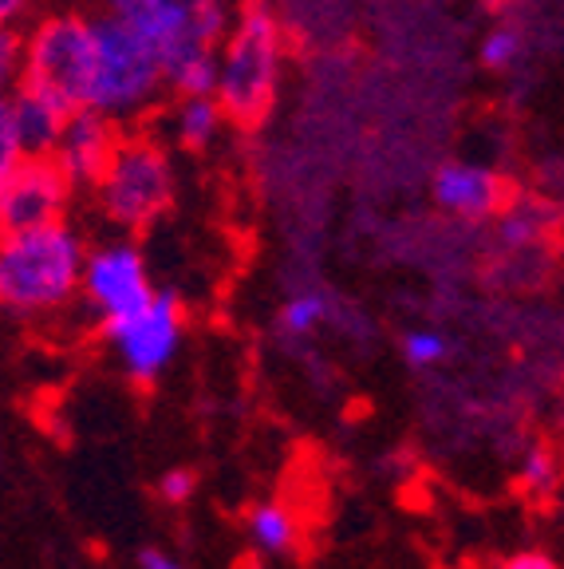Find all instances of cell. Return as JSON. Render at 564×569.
Wrapping results in <instances>:
<instances>
[{
	"mask_svg": "<svg viewBox=\"0 0 564 569\" xmlns=\"http://www.w3.org/2000/svg\"><path fill=\"white\" fill-rule=\"evenodd\" d=\"M284 56V20L273 0H238L233 20L218 44V83L213 99L225 111V123L256 127L269 119L281 91Z\"/></svg>",
	"mask_w": 564,
	"mask_h": 569,
	"instance_id": "obj_1",
	"label": "cell"
},
{
	"mask_svg": "<svg viewBox=\"0 0 564 569\" xmlns=\"http://www.w3.org/2000/svg\"><path fill=\"white\" fill-rule=\"evenodd\" d=\"M83 233L68 218L0 238V309L20 320L56 317L80 297Z\"/></svg>",
	"mask_w": 564,
	"mask_h": 569,
	"instance_id": "obj_2",
	"label": "cell"
},
{
	"mask_svg": "<svg viewBox=\"0 0 564 569\" xmlns=\"http://www.w3.org/2000/svg\"><path fill=\"white\" fill-rule=\"evenodd\" d=\"M91 194H95L99 213L119 230H150L154 222H162L178 194V174L167 142L150 131L123 127L115 154L107 159Z\"/></svg>",
	"mask_w": 564,
	"mask_h": 569,
	"instance_id": "obj_3",
	"label": "cell"
},
{
	"mask_svg": "<svg viewBox=\"0 0 564 569\" xmlns=\"http://www.w3.org/2000/svg\"><path fill=\"white\" fill-rule=\"evenodd\" d=\"M91 28H95V63H91V88L83 107L115 119L119 127L142 123L167 96L159 56L123 20L99 9L91 12Z\"/></svg>",
	"mask_w": 564,
	"mask_h": 569,
	"instance_id": "obj_4",
	"label": "cell"
},
{
	"mask_svg": "<svg viewBox=\"0 0 564 569\" xmlns=\"http://www.w3.org/2000/svg\"><path fill=\"white\" fill-rule=\"evenodd\" d=\"M95 9L147 40L167 71L185 56L218 52L238 0H95Z\"/></svg>",
	"mask_w": 564,
	"mask_h": 569,
	"instance_id": "obj_5",
	"label": "cell"
},
{
	"mask_svg": "<svg viewBox=\"0 0 564 569\" xmlns=\"http://www.w3.org/2000/svg\"><path fill=\"white\" fill-rule=\"evenodd\" d=\"M95 28L91 12L56 9L24 24V83L60 96L68 107L88 103Z\"/></svg>",
	"mask_w": 564,
	"mask_h": 569,
	"instance_id": "obj_6",
	"label": "cell"
},
{
	"mask_svg": "<svg viewBox=\"0 0 564 569\" xmlns=\"http://www.w3.org/2000/svg\"><path fill=\"white\" fill-rule=\"evenodd\" d=\"M99 329H103L127 380L147 388L174 365L178 348L185 340V309L178 301V293L154 289L147 305H139V309L119 320H107Z\"/></svg>",
	"mask_w": 564,
	"mask_h": 569,
	"instance_id": "obj_7",
	"label": "cell"
},
{
	"mask_svg": "<svg viewBox=\"0 0 564 569\" xmlns=\"http://www.w3.org/2000/svg\"><path fill=\"white\" fill-rule=\"evenodd\" d=\"M150 293H154L150 266L134 241H103V246L83 253L80 297L75 301H83V309L99 325L134 312L139 305L150 301Z\"/></svg>",
	"mask_w": 564,
	"mask_h": 569,
	"instance_id": "obj_8",
	"label": "cell"
},
{
	"mask_svg": "<svg viewBox=\"0 0 564 569\" xmlns=\"http://www.w3.org/2000/svg\"><path fill=\"white\" fill-rule=\"evenodd\" d=\"M75 187L48 154H20L17 167L0 178V238L40 230L68 218Z\"/></svg>",
	"mask_w": 564,
	"mask_h": 569,
	"instance_id": "obj_9",
	"label": "cell"
},
{
	"mask_svg": "<svg viewBox=\"0 0 564 569\" xmlns=\"http://www.w3.org/2000/svg\"><path fill=\"white\" fill-rule=\"evenodd\" d=\"M119 134H123V127H119L115 119L99 116L91 107H75L68 116V123H63L56 147L48 151V159L60 167V174L68 178L75 190H91L95 178L103 174L107 159L115 154Z\"/></svg>",
	"mask_w": 564,
	"mask_h": 569,
	"instance_id": "obj_10",
	"label": "cell"
},
{
	"mask_svg": "<svg viewBox=\"0 0 564 569\" xmlns=\"http://www.w3.org/2000/svg\"><path fill=\"white\" fill-rule=\"evenodd\" d=\"M431 198L442 213L462 218V222H490L510 194H505V178L494 167L474 159H450L434 170Z\"/></svg>",
	"mask_w": 564,
	"mask_h": 569,
	"instance_id": "obj_11",
	"label": "cell"
},
{
	"mask_svg": "<svg viewBox=\"0 0 564 569\" xmlns=\"http://www.w3.org/2000/svg\"><path fill=\"white\" fill-rule=\"evenodd\" d=\"M4 111H9V127L17 134L20 154H48L75 107H68L52 91L20 80V88L4 99Z\"/></svg>",
	"mask_w": 564,
	"mask_h": 569,
	"instance_id": "obj_12",
	"label": "cell"
},
{
	"mask_svg": "<svg viewBox=\"0 0 564 569\" xmlns=\"http://www.w3.org/2000/svg\"><path fill=\"white\" fill-rule=\"evenodd\" d=\"M225 134V111L213 96H174V107L167 111V139L182 151L198 154L210 151Z\"/></svg>",
	"mask_w": 564,
	"mask_h": 569,
	"instance_id": "obj_13",
	"label": "cell"
},
{
	"mask_svg": "<svg viewBox=\"0 0 564 569\" xmlns=\"http://www.w3.org/2000/svg\"><path fill=\"white\" fill-rule=\"evenodd\" d=\"M245 533L256 553H265V558H292L300 546V518L289 502L265 498V502L249 507Z\"/></svg>",
	"mask_w": 564,
	"mask_h": 569,
	"instance_id": "obj_14",
	"label": "cell"
},
{
	"mask_svg": "<svg viewBox=\"0 0 564 569\" xmlns=\"http://www.w3.org/2000/svg\"><path fill=\"white\" fill-rule=\"evenodd\" d=\"M494 218H497V246L513 249V253L545 246L548 230H553V210L545 202H530V198L505 202Z\"/></svg>",
	"mask_w": 564,
	"mask_h": 569,
	"instance_id": "obj_15",
	"label": "cell"
},
{
	"mask_svg": "<svg viewBox=\"0 0 564 569\" xmlns=\"http://www.w3.org/2000/svg\"><path fill=\"white\" fill-rule=\"evenodd\" d=\"M328 320H332V297L324 289H296L284 297L281 312H276V337L300 345V340L316 337Z\"/></svg>",
	"mask_w": 564,
	"mask_h": 569,
	"instance_id": "obj_16",
	"label": "cell"
},
{
	"mask_svg": "<svg viewBox=\"0 0 564 569\" xmlns=\"http://www.w3.org/2000/svg\"><path fill=\"white\" fill-rule=\"evenodd\" d=\"M556 482H561V462L548 443H530L517 459V490L530 495L533 502H545L556 495Z\"/></svg>",
	"mask_w": 564,
	"mask_h": 569,
	"instance_id": "obj_17",
	"label": "cell"
},
{
	"mask_svg": "<svg viewBox=\"0 0 564 569\" xmlns=\"http://www.w3.org/2000/svg\"><path fill=\"white\" fill-rule=\"evenodd\" d=\"M170 96H213V83H218V52L202 56H185V60L170 63L162 71Z\"/></svg>",
	"mask_w": 564,
	"mask_h": 569,
	"instance_id": "obj_18",
	"label": "cell"
},
{
	"mask_svg": "<svg viewBox=\"0 0 564 569\" xmlns=\"http://www.w3.org/2000/svg\"><path fill=\"white\" fill-rule=\"evenodd\" d=\"M403 360L415 372H431L450 360V340L439 329H411L403 337Z\"/></svg>",
	"mask_w": 564,
	"mask_h": 569,
	"instance_id": "obj_19",
	"label": "cell"
},
{
	"mask_svg": "<svg viewBox=\"0 0 564 569\" xmlns=\"http://www.w3.org/2000/svg\"><path fill=\"white\" fill-rule=\"evenodd\" d=\"M521 56H525V36H521V28L497 24V28H490V32H485L482 63L490 71H510L513 63H521Z\"/></svg>",
	"mask_w": 564,
	"mask_h": 569,
	"instance_id": "obj_20",
	"label": "cell"
},
{
	"mask_svg": "<svg viewBox=\"0 0 564 569\" xmlns=\"http://www.w3.org/2000/svg\"><path fill=\"white\" fill-rule=\"evenodd\" d=\"M24 80V28H0V103Z\"/></svg>",
	"mask_w": 564,
	"mask_h": 569,
	"instance_id": "obj_21",
	"label": "cell"
},
{
	"mask_svg": "<svg viewBox=\"0 0 564 569\" xmlns=\"http://www.w3.org/2000/svg\"><path fill=\"white\" fill-rule=\"evenodd\" d=\"M194 495H198V471H190V467H170L159 479V498L167 507H185V502H194Z\"/></svg>",
	"mask_w": 564,
	"mask_h": 569,
	"instance_id": "obj_22",
	"label": "cell"
},
{
	"mask_svg": "<svg viewBox=\"0 0 564 569\" xmlns=\"http://www.w3.org/2000/svg\"><path fill=\"white\" fill-rule=\"evenodd\" d=\"M494 569H561V561L545 550H517L510 558H502Z\"/></svg>",
	"mask_w": 564,
	"mask_h": 569,
	"instance_id": "obj_23",
	"label": "cell"
},
{
	"mask_svg": "<svg viewBox=\"0 0 564 569\" xmlns=\"http://www.w3.org/2000/svg\"><path fill=\"white\" fill-rule=\"evenodd\" d=\"M17 159H20L17 134H12V127H9V111H4V103H0V178L17 167Z\"/></svg>",
	"mask_w": 564,
	"mask_h": 569,
	"instance_id": "obj_24",
	"label": "cell"
},
{
	"mask_svg": "<svg viewBox=\"0 0 564 569\" xmlns=\"http://www.w3.org/2000/svg\"><path fill=\"white\" fill-rule=\"evenodd\" d=\"M40 0H0V28H24Z\"/></svg>",
	"mask_w": 564,
	"mask_h": 569,
	"instance_id": "obj_25",
	"label": "cell"
},
{
	"mask_svg": "<svg viewBox=\"0 0 564 569\" xmlns=\"http://www.w3.org/2000/svg\"><path fill=\"white\" fill-rule=\"evenodd\" d=\"M139 569H185V566L174 553L159 550V546H147V550H139Z\"/></svg>",
	"mask_w": 564,
	"mask_h": 569,
	"instance_id": "obj_26",
	"label": "cell"
},
{
	"mask_svg": "<svg viewBox=\"0 0 564 569\" xmlns=\"http://www.w3.org/2000/svg\"><path fill=\"white\" fill-rule=\"evenodd\" d=\"M482 4H505V0H482Z\"/></svg>",
	"mask_w": 564,
	"mask_h": 569,
	"instance_id": "obj_27",
	"label": "cell"
}]
</instances>
